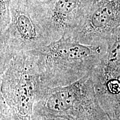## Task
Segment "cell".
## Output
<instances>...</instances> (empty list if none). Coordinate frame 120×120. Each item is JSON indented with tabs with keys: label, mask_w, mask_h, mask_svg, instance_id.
<instances>
[{
	"label": "cell",
	"mask_w": 120,
	"mask_h": 120,
	"mask_svg": "<svg viewBox=\"0 0 120 120\" xmlns=\"http://www.w3.org/2000/svg\"><path fill=\"white\" fill-rule=\"evenodd\" d=\"M106 45L82 44L62 37L34 54L44 90L71 85L92 73L106 52Z\"/></svg>",
	"instance_id": "6da1fadb"
},
{
	"label": "cell",
	"mask_w": 120,
	"mask_h": 120,
	"mask_svg": "<svg viewBox=\"0 0 120 120\" xmlns=\"http://www.w3.org/2000/svg\"><path fill=\"white\" fill-rule=\"evenodd\" d=\"M34 115L67 120H113L100 105L92 73L71 85L45 90L34 105Z\"/></svg>",
	"instance_id": "7a4b0ae2"
},
{
	"label": "cell",
	"mask_w": 120,
	"mask_h": 120,
	"mask_svg": "<svg viewBox=\"0 0 120 120\" xmlns=\"http://www.w3.org/2000/svg\"><path fill=\"white\" fill-rule=\"evenodd\" d=\"M44 90L34 54L23 52L13 56L0 70V100L14 120H31L34 105Z\"/></svg>",
	"instance_id": "3957f363"
},
{
	"label": "cell",
	"mask_w": 120,
	"mask_h": 120,
	"mask_svg": "<svg viewBox=\"0 0 120 120\" xmlns=\"http://www.w3.org/2000/svg\"><path fill=\"white\" fill-rule=\"evenodd\" d=\"M11 19L0 33V70L19 53L31 51L52 42L38 4L12 0Z\"/></svg>",
	"instance_id": "277c9868"
},
{
	"label": "cell",
	"mask_w": 120,
	"mask_h": 120,
	"mask_svg": "<svg viewBox=\"0 0 120 120\" xmlns=\"http://www.w3.org/2000/svg\"><path fill=\"white\" fill-rule=\"evenodd\" d=\"M95 0H46L37 2L52 41L72 37L83 26Z\"/></svg>",
	"instance_id": "5b68a950"
},
{
	"label": "cell",
	"mask_w": 120,
	"mask_h": 120,
	"mask_svg": "<svg viewBox=\"0 0 120 120\" xmlns=\"http://www.w3.org/2000/svg\"><path fill=\"white\" fill-rule=\"evenodd\" d=\"M120 27V0L95 1L83 26L72 38L82 44L105 45L115 30Z\"/></svg>",
	"instance_id": "8992f818"
},
{
	"label": "cell",
	"mask_w": 120,
	"mask_h": 120,
	"mask_svg": "<svg viewBox=\"0 0 120 120\" xmlns=\"http://www.w3.org/2000/svg\"><path fill=\"white\" fill-rule=\"evenodd\" d=\"M105 45L106 52L92 73L94 87L111 79H120V27L111 33Z\"/></svg>",
	"instance_id": "52a82bcc"
},
{
	"label": "cell",
	"mask_w": 120,
	"mask_h": 120,
	"mask_svg": "<svg viewBox=\"0 0 120 120\" xmlns=\"http://www.w3.org/2000/svg\"><path fill=\"white\" fill-rule=\"evenodd\" d=\"M101 107L113 120L120 117V92L116 94L96 93Z\"/></svg>",
	"instance_id": "ba28073f"
},
{
	"label": "cell",
	"mask_w": 120,
	"mask_h": 120,
	"mask_svg": "<svg viewBox=\"0 0 120 120\" xmlns=\"http://www.w3.org/2000/svg\"><path fill=\"white\" fill-rule=\"evenodd\" d=\"M12 0H0V33L5 30L11 19Z\"/></svg>",
	"instance_id": "9c48e42d"
},
{
	"label": "cell",
	"mask_w": 120,
	"mask_h": 120,
	"mask_svg": "<svg viewBox=\"0 0 120 120\" xmlns=\"http://www.w3.org/2000/svg\"><path fill=\"white\" fill-rule=\"evenodd\" d=\"M0 120H14L11 112L4 107L0 108Z\"/></svg>",
	"instance_id": "30bf717a"
},
{
	"label": "cell",
	"mask_w": 120,
	"mask_h": 120,
	"mask_svg": "<svg viewBox=\"0 0 120 120\" xmlns=\"http://www.w3.org/2000/svg\"><path fill=\"white\" fill-rule=\"evenodd\" d=\"M31 120H67L64 118H49L45 117H40L33 115V117Z\"/></svg>",
	"instance_id": "8fae6325"
},
{
	"label": "cell",
	"mask_w": 120,
	"mask_h": 120,
	"mask_svg": "<svg viewBox=\"0 0 120 120\" xmlns=\"http://www.w3.org/2000/svg\"><path fill=\"white\" fill-rule=\"evenodd\" d=\"M31 1H36V2H42V1H46V0H31Z\"/></svg>",
	"instance_id": "7c38bea8"
},
{
	"label": "cell",
	"mask_w": 120,
	"mask_h": 120,
	"mask_svg": "<svg viewBox=\"0 0 120 120\" xmlns=\"http://www.w3.org/2000/svg\"><path fill=\"white\" fill-rule=\"evenodd\" d=\"M101 1V0H95V1Z\"/></svg>",
	"instance_id": "4fadbf2b"
},
{
	"label": "cell",
	"mask_w": 120,
	"mask_h": 120,
	"mask_svg": "<svg viewBox=\"0 0 120 120\" xmlns=\"http://www.w3.org/2000/svg\"><path fill=\"white\" fill-rule=\"evenodd\" d=\"M117 120H120V117L119 118H118V119H117Z\"/></svg>",
	"instance_id": "5bb4252c"
}]
</instances>
